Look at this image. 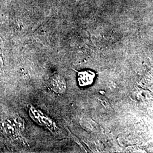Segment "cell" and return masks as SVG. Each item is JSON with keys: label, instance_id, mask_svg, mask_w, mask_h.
Returning a JSON list of instances; mask_svg holds the SVG:
<instances>
[{"label": "cell", "instance_id": "7a4b0ae2", "mask_svg": "<svg viewBox=\"0 0 153 153\" xmlns=\"http://www.w3.org/2000/svg\"><path fill=\"white\" fill-rule=\"evenodd\" d=\"M95 73L91 71H84L78 73V82L80 86H85L93 83Z\"/></svg>", "mask_w": 153, "mask_h": 153}, {"label": "cell", "instance_id": "6da1fadb", "mask_svg": "<svg viewBox=\"0 0 153 153\" xmlns=\"http://www.w3.org/2000/svg\"><path fill=\"white\" fill-rule=\"evenodd\" d=\"M49 87L57 94H64L66 90V83L63 76L60 75H55L52 76L49 81Z\"/></svg>", "mask_w": 153, "mask_h": 153}]
</instances>
